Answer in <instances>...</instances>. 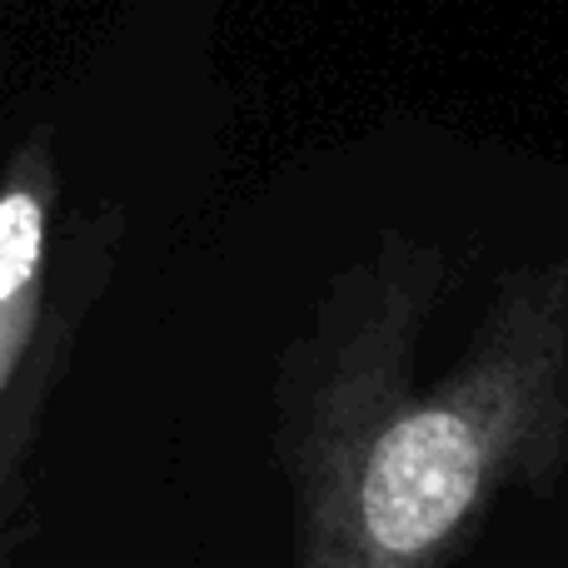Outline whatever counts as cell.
I'll use <instances>...</instances> for the list:
<instances>
[{
	"instance_id": "obj_1",
	"label": "cell",
	"mask_w": 568,
	"mask_h": 568,
	"mask_svg": "<svg viewBox=\"0 0 568 568\" xmlns=\"http://www.w3.org/2000/svg\"><path fill=\"white\" fill-rule=\"evenodd\" d=\"M449 255L384 230L320 290L275 369L290 568H454L509 494L568 469V255L494 284L464 354L419 389Z\"/></svg>"
},
{
	"instance_id": "obj_2",
	"label": "cell",
	"mask_w": 568,
	"mask_h": 568,
	"mask_svg": "<svg viewBox=\"0 0 568 568\" xmlns=\"http://www.w3.org/2000/svg\"><path fill=\"white\" fill-rule=\"evenodd\" d=\"M55 190L60 180L50 140H26L0 175V414H6L20 364L36 349L40 314H45V255Z\"/></svg>"
},
{
	"instance_id": "obj_3",
	"label": "cell",
	"mask_w": 568,
	"mask_h": 568,
	"mask_svg": "<svg viewBox=\"0 0 568 568\" xmlns=\"http://www.w3.org/2000/svg\"><path fill=\"white\" fill-rule=\"evenodd\" d=\"M6 519H10V439L0 434V549H6Z\"/></svg>"
}]
</instances>
